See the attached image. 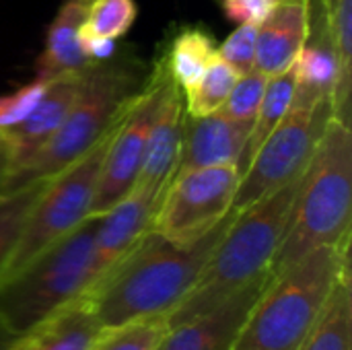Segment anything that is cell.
Instances as JSON below:
<instances>
[{
    "label": "cell",
    "mask_w": 352,
    "mask_h": 350,
    "mask_svg": "<svg viewBox=\"0 0 352 350\" xmlns=\"http://www.w3.org/2000/svg\"><path fill=\"white\" fill-rule=\"evenodd\" d=\"M235 212L194 243H173L148 229L80 297L101 328H116L146 316H169L196 285L206 260Z\"/></svg>",
    "instance_id": "obj_1"
},
{
    "label": "cell",
    "mask_w": 352,
    "mask_h": 350,
    "mask_svg": "<svg viewBox=\"0 0 352 350\" xmlns=\"http://www.w3.org/2000/svg\"><path fill=\"white\" fill-rule=\"evenodd\" d=\"M301 175L245 210L235 212L196 285L167 316L169 326L214 309L241 289L270 274V264L287 231Z\"/></svg>",
    "instance_id": "obj_2"
},
{
    "label": "cell",
    "mask_w": 352,
    "mask_h": 350,
    "mask_svg": "<svg viewBox=\"0 0 352 350\" xmlns=\"http://www.w3.org/2000/svg\"><path fill=\"white\" fill-rule=\"evenodd\" d=\"M352 132L330 118L301 175L289 225L270 274L276 276L320 248H338L351 239Z\"/></svg>",
    "instance_id": "obj_3"
},
{
    "label": "cell",
    "mask_w": 352,
    "mask_h": 350,
    "mask_svg": "<svg viewBox=\"0 0 352 350\" xmlns=\"http://www.w3.org/2000/svg\"><path fill=\"white\" fill-rule=\"evenodd\" d=\"M146 72L132 58H111L85 70L76 101L60 128L21 167L8 171L0 196L29 184L45 182L80 159L113 124H118L144 87Z\"/></svg>",
    "instance_id": "obj_4"
},
{
    "label": "cell",
    "mask_w": 352,
    "mask_h": 350,
    "mask_svg": "<svg viewBox=\"0 0 352 350\" xmlns=\"http://www.w3.org/2000/svg\"><path fill=\"white\" fill-rule=\"evenodd\" d=\"M351 260V239L320 248L272 276L250 307L231 350H299L318 326L336 278Z\"/></svg>",
    "instance_id": "obj_5"
},
{
    "label": "cell",
    "mask_w": 352,
    "mask_h": 350,
    "mask_svg": "<svg viewBox=\"0 0 352 350\" xmlns=\"http://www.w3.org/2000/svg\"><path fill=\"white\" fill-rule=\"evenodd\" d=\"M99 219L87 217L74 231L0 285V330L8 338L68 305L89 287Z\"/></svg>",
    "instance_id": "obj_6"
},
{
    "label": "cell",
    "mask_w": 352,
    "mask_h": 350,
    "mask_svg": "<svg viewBox=\"0 0 352 350\" xmlns=\"http://www.w3.org/2000/svg\"><path fill=\"white\" fill-rule=\"evenodd\" d=\"M120 122L113 124L80 159L45 184L29 210L10 258L0 272V285L21 272L29 262L74 231L89 217L101 165Z\"/></svg>",
    "instance_id": "obj_7"
},
{
    "label": "cell",
    "mask_w": 352,
    "mask_h": 350,
    "mask_svg": "<svg viewBox=\"0 0 352 350\" xmlns=\"http://www.w3.org/2000/svg\"><path fill=\"white\" fill-rule=\"evenodd\" d=\"M328 120L330 103H291L280 124L262 142L250 167L241 175L231 210L241 212L248 206L266 198L268 194L297 179L305 171Z\"/></svg>",
    "instance_id": "obj_8"
},
{
    "label": "cell",
    "mask_w": 352,
    "mask_h": 350,
    "mask_svg": "<svg viewBox=\"0 0 352 350\" xmlns=\"http://www.w3.org/2000/svg\"><path fill=\"white\" fill-rule=\"evenodd\" d=\"M241 173L237 165L196 167L175 173L163 192L151 229L173 243H194L233 206Z\"/></svg>",
    "instance_id": "obj_9"
},
{
    "label": "cell",
    "mask_w": 352,
    "mask_h": 350,
    "mask_svg": "<svg viewBox=\"0 0 352 350\" xmlns=\"http://www.w3.org/2000/svg\"><path fill=\"white\" fill-rule=\"evenodd\" d=\"M167 76H169V68H167L165 56H161L157 64L151 68L142 91L138 93L132 107L126 111L124 120L120 122L107 146L89 217L105 215L113 204H118L134 188L140 167H142L148 132H151Z\"/></svg>",
    "instance_id": "obj_10"
},
{
    "label": "cell",
    "mask_w": 352,
    "mask_h": 350,
    "mask_svg": "<svg viewBox=\"0 0 352 350\" xmlns=\"http://www.w3.org/2000/svg\"><path fill=\"white\" fill-rule=\"evenodd\" d=\"M161 198L163 194L159 192L134 186L118 204L101 215L93 243L89 287L151 229Z\"/></svg>",
    "instance_id": "obj_11"
},
{
    "label": "cell",
    "mask_w": 352,
    "mask_h": 350,
    "mask_svg": "<svg viewBox=\"0 0 352 350\" xmlns=\"http://www.w3.org/2000/svg\"><path fill=\"white\" fill-rule=\"evenodd\" d=\"M272 274H266L229 297L214 309L196 316L184 324L169 326L167 334L155 350H231V344Z\"/></svg>",
    "instance_id": "obj_12"
},
{
    "label": "cell",
    "mask_w": 352,
    "mask_h": 350,
    "mask_svg": "<svg viewBox=\"0 0 352 350\" xmlns=\"http://www.w3.org/2000/svg\"><path fill=\"white\" fill-rule=\"evenodd\" d=\"M184 95L175 85L171 74L165 80L159 107L148 132L146 151L142 167L134 186L163 194L177 169L179 149H182V130H184Z\"/></svg>",
    "instance_id": "obj_13"
},
{
    "label": "cell",
    "mask_w": 352,
    "mask_h": 350,
    "mask_svg": "<svg viewBox=\"0 0 352 350\" xmlns=\"http://www.w3.org/2000/svg\"><path fill=\"white\" fill-rule=\"evenodd\" d=\"M82 72L62 74L54 80H50L45 95L37 103V107L19 124L0 130L8 151H10V167L8 171L25 165L47 140L50 136L60 128L62 120L66 118L68 109L78 97L80 85H82ZM6 171V173H8Z\"/></svg>",
    "instance_id": "obj_14"
},
{
    "label": "cell",
    "mask_w": 352,
    "mask_h": 350,
    "mask_svg": "<svg viewBox=\"0 0 352 350\" xmlns=\"http://www.w3.org/2000/svg\"><path fill=\"white\" fill-rule=\"evenodd\" d=\"M250 130L252 124L231 120L221 109L204 118L186 116L175 173L196 167L237 165Z\"/></svg>",
    "instance_id": "obj_15"
},
{
    "label": "cell",
    "mask_w": 352,
    "mask_h": 350,
    "mask_svg": "<svg viewBox=\"0 0 352 350\" xmlns=\"http://www.w3.org/2000/svg\"><path fill=\"white\" fill-rule=\"evenodd\" d=\"M293 105L330 103L336 85V56L322 0H309V31L293 62Z\"/></svg>",
    "instance_id": "obj_16"
},
{
    "label": "cell",
    "mask_w": 352,
    "mask_h": 350,
    "mask_svg": "<svg viewBox=\"0 0 352 350\" xmlns=\"http://www.w3.org/2000/svg\"><path fill=\"white\" fill-rule=\"evenodd\" d=\"M309 31V0L278 2L258 25L256 70L274 78L293 68Z\"/></svg>",
    "instance_id": "obj_17"
},
{
    "label": "cell",
    "mask_w": 352,
    "mask_h": 350,
    "mask_svg": "<svg viewBox=\"0 0 352 350\" xmlns=\"http://www.w3.org/2000/svg\"><path fill=\"white\" fill-rule=\"evenodd\" d=\"M103 332L87 301L78 295L19 336L2 350H89Z\"/></svg>",
    "instance_id": "obj_18"
},
{
    "label": "cell",
    "mask_w": 352,
    "mask_h": 350,
    "mask_svg": "<svg viewBox=\"0 0 352 350\" xmlns=\"http://www.w3.org/2000/svg\"><path fill=\"white\" fill-rule=\"evenodd\" d=\"M91 0H62L45 33V45L35 62V78L54 80L62 74L82 72L93 62L78 43V33ZM97 64V62H95Z\"/></svg>",
    "instance_id": "obj_19"
},
{
    "label": "cell",
    "mask_w": 352,
    "mask_h": 350,
    "mask_svg": "<svg viewBox=\"0 0 352 350\" xmlns=\"http://www.w3.org/2000/svg\"><path fill=\"white\" fill-rule=\"evenodd\" d=\"M336 56V85L330 97V118L351 126L352 116V0H322Z\"/></svg>",
    "instance_id": "obj_20"
},
{
    "label": "cell",
    "mask_w": 352,
    "mask_h": 350,
    "mask_svg": "<svg viewBox=\"0 0 352 350\" xmlns=\"http://www.w3.org/2000/svg\"><path fill=\"white\" fill-rule=\"evenodd\" d=\"M299 350H352L351 260L344 262L318 326Z\"/></svg>",
    "instance_id": "obj_21"
},
{
    "label": "cell",
    "mask_w": 352,
    "mask_h": 350,
    "mask_svg": "<svg viewBox=\"0 0 352 350\" xmlns=\"http://www.w3.org/2000/svg\"><path fill=\"white\" fill-rule=\"evenodd\" d=\"M214 54L217 45L206 29L184 27L171 37V43L163 56L171 78L182 89V93H186L198 83Z\"/></svg>",
    "instance_id": "obj_22"
},
{
    "label": "cell",
    "mask_w": 352,
    "mask_h": 350,
    "mask_svg": "<svg viewBox=\"0 0 352 350\" xmlns=\"http://www.w3.org/2000/svg\"><path fill=\"white\" fill-rule=\"evenodd\" d=\"M293 91H295L293 68L274 76V78H268L262 103H260L256 120H254V126L250 130L248 142H245L243 153H241L239 163H237V169L241 175L250 167V163H252L254 155L258 153V149L262 146V142L274 132V128L280 124V120L289 111L291 101H293Z\"/></svg>",
    "instance_id": "obj_23"
},
{
    "label": "cell",
    "mask_w": 352,
    "mask_h": 350,
    "mask_svg": "<svg viewBox=\"0 0 352 350\" xmlns=\"http://www.w3.org/2000/svg\"><path fill=\"white\" fill-rule=\"evenodd\" d=\"M239 74L219 56V52L212 56L208 66L204 68L198 83L182 93L184 95V111L190 118H204L223 107L227 101L233 85L237 83Z\"/></svg>",
    "instance_id": "obj_24"
},
{
    "label": "cell",
    "mask_w": 352,
    "mask_h": 350,
    "mask_svg": "<svg viewBox=\"0 0 352 350\" xmlns=\"http://www.w3.org/2000/svg\"><path fill=\"white\" fill-rule=\"evenodd\" d=\"M169 330L167 316H146L105 328L89 350H155Z\"/></svg>",
    "instance_id": "obj_25"
},
{
    "label": "cell",
    "mask_w": 352,
    "mask_h": 350,
    "mask_svg": "<svg viewBox=\"0 0 352 350\" xmlns=\"http://www.w3.org/2000/svg\"><path fill=\"white\" fill-rule=\"evenodd\" d=\"M47 182L50 179L35 182V184H29L16 192L0 196V272L6 264V260L10 258L16 241H19L21 229L29 217L31 206L35 204V200L43 192Z\"/></svg>",
    "instance_id": "obj_26"
},
{
    "label": "cell",
    "mask_w": 352,
    "mask_h": 350,
    "mask_svg": "<svg viewBox=\"0 0 352 350\" xmlns=\"http://www.w3.org/2000/svg\"><path fill=\"white\" fill-rule=\"evenodd\" d=\"M138 17L134 0H91L78 37H124Z\"/></svg>",
    "instance_id": "obj_27"
},
{
    "label": "cell",
    "mask_w": 352,
    "mask_h": 350,
    "mask_svg": "<svg viewBox=\"0 0 352 350\" xmlns=\"http://www.w3.org/2000/svg\"><path fill=\"white\" fill-rule=\"evenodd\" d=\"M266 83H268V78L264 74H260L258 70L241 74L237 78V83L233 85L221 111L231 120L245 122V124L254 126L258 107H260L264 91H266Z\"/></svg>",
    "instance_id": "obj_28"
},
{
    "label": "cell",
    "mask_w": 352,
    "mask_h": 350,
    "mask_svg": "<svg viewBox=\"0 0 352 350\" xmlns=\"http://www.w3.org/2000/svg\"><path fill=\"white\" fill-rule=\"evenodd\" d=\"M256 39L258 25L243 23L221 43V47H217V52L241 76L256 70Z\"/></svg>",
    "instance_id": "obj_29"
},
{
    "label": "cell",
    "mask_w": 352,
    "mask_h": 350,
    "mask_svg": "<svg viewBox=\"0 0 352 350\" xmlns=\"http://www.w3.org/2000/svg\"><path fill=\"white\" fill-rule=\"evenodd\" d=\"M50 80L33 78L31 83L14 89L12 93L0 95V130H6L23 122L41 101Z\"/></svg>",
    "instance_id": "obj_30"
},
{
    "label": "cell",
    "mask_w": 352,
    "mask_h": 350,
    "mask_svg": "<svg viewBox=\"0 0 352 350\" xmlns=\"http://www.w3.org/2000/svg\"><path fill=\"white\" fill-rule=\"evenodd\" d=\"M276 0H221L223 12L231 23L260 25L266 14L276 6Z\"/></svg>",
    "instance_id": "obj_31"
},
{
    "label": "cell",
    "mask_w": 352,
    "mask_h": 350,
    "mask_svg": "<svg viewBox=\"0 0 352 350\" xmlns=\"http://www.w3.org/2000/svg\"><path fill=\"white\" fill-rule=\"evenodd\" d=\"M8 167H10V151H8V144L0 132V186H2V179L6 175Z\"/></svg>",
    "instance_id": "obj_32"
},
{
    "label": "cell",
    "mask_w": 352,
    "mask_h": 350,
    "mask_svg": "<svg viewBox=\"0 0 352 350\" xmlns=\"http://www.w3.org/2000/svg\"><path fill=\"white\" fill-rule=\"evenodd\" d=\"M6 342H8V336H6V334H4V332L0 330V349H2V347H4Z\"/></svg>",
    "instance_id": "obj_33"
},
{
    "label": "cell",
    "mask_w": 352,
    "mask_h": 350,
    "mask_svg": "<svg viewBox=\"0 0 352 350\" xmlns=\"http://www.w3.org/2000/svg\"><path fill=\"white\" fill-rule=\"evenodd\" d=\"M276 2H289V0H276Z\"/></svg>",
    "instance_id": "obj_34"
},
{
    "label": "cell",
    "mask_w": 352,
    "mask_h": 350,
    "mask_svg": "<svg viewBox=\"0 0 352 350\" xmlns=\"http://www.w3.org/2000/svg\"><path fill=\"white\" fill-rule=\"evenodd\" d=\"M4 347H6V344H4ZM4 347H2V349H4ZM2 349H0V350H2Z\"/></svg>",
    "instance_id": "obj_35"
}]
</instances>
